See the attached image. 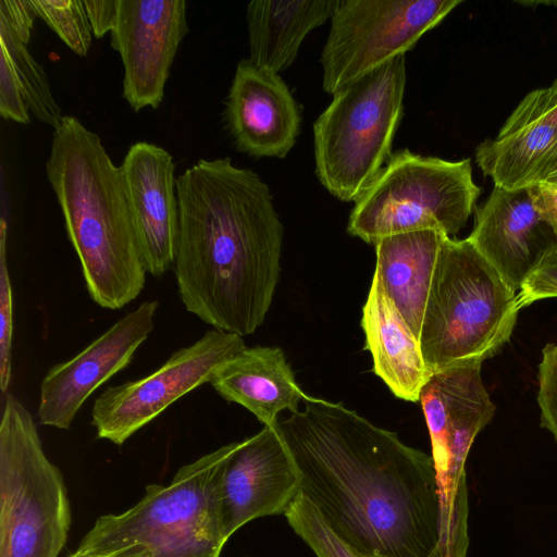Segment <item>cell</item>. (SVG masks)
Returning <instances> with one entry per match:
<instances>
[{"label":"cell","instance_id":"obj_6","mask_svg":"<svg viewBox=\"0 0 557 557\" xmlns=\"http://www.w3.org/2000/svg\"><path fill=\"white\" fill-rule=\"evenodd\" d=\"M405 86L400 54L337 90L315 120V175L333 197L355 202L391 158Z\"/></svg>","mask_w":557,"mask_h":557},{"label":"cell","instance_id":"obj_3","mask_svg":"<svg viewBox=\"0 0 557 557\" xmlns=\"http://www.w3.org/2000/svg\"><path fill=\"white\" fill-rule=\"evenodd\" d=\"M46 174L90 298L104 309L125 307L143 292L147 271L121 168L96 133L64 115Z\"/></svg>","mask_w":557,"mask_h":557},{"label":"cell","instance_id":"obj_1","mask_svg":"<svg viewBox=\"0 0 557 557\" xmlns=\"http://www.w3.org/2000/svg\"><path fill=\"white\" fill-rule=\"evenodd\" d=\"M275 425L299 475L300 495L361 557H431L442 497L431 455L339 403L306 396Z\"/></svg>","mask_w":557,"mask_h":557},{"label":"cell","instance_id":"obj_8","mask_svg":"<svg viewBox=\"0 0 557 557\" xmlns=\"http://www.w3.org/2000/svg\"><path fill=\"white\" fill-rule=\"evenodd\" d=\"M480 193L470 159L448 161L398 150L355 201L347 232L371 245L418 230L455 235L466 225Z\"/></svg>","mask_w":557,"mask_h":557},{"label":"cell","instance_id":"obj_33","mask_svg":"<svg viewBox=\"0 0 557 557\" xmlns=\"http://www.w3.org/2000/svg\"><path fill=\"white\" fill-rule=\"evenodd\" d=\"M120 0H84L92 34L101 38L114 28L119 15Z\"/></svg>","mask_w":557,"mask_h":557},{"label":"cell","instance_id":"obj_34","mask_svg":"<svg viewBox=\"0 0 557 557\" xmlns=\"http://www.w3.org/2000/svg\"><path fill=\"white\" fill-rule=\"evenodd\" d=\"M528 190L535 209L557 236V186L535 184Z\"/></svg>","mask_w":557,"mask_h":557},{"label":"cell","instance_id":"obj_5","mask_svg":"<svg viewBox=\"0 0 557 557\" xmlns=\"http://www.w3.org/2000/svg\"><path fill=\"white\" fill-rule=\"evenodd\" d=\"M236 446L230 443L183 466L166 485H148L126 511L99 517L72 554L87 557L143 543L154 557H220L227 542L222 475Z\"/></svg>","mask_w":557,"mask_h":557},{"label":"cell","instance_id":"obj_2","mask_svg":"<svg viewBox=\"0 0 557 557\" xmlns=\"http://www.w3.org/2000/svg\"><path fill=\"white\" fill-rule=\"evenodd\" d=\"M173 271L185 309L239 336L263 323L280 276L284 227L269 186L230 158L200 159L176 177Z\"/></svg>","mask_w":557,"mask_h":557},{"label":"cell","instance_id":"obj_10","mask_svg":"<svg viewBox=\"0 0 557 557\" xmlns=\"http://www.w3.org/2000/svg\"><path fill=\"white\" fill-rule=\"evenodd\" d=\"M245 347L242 336L212 329L152 373L106 388L91 408L97 436L123 445L177 399L209 383L216 368Z\"/></svg>","mask_w":557,"mask_h":557},{"label":"cell","instance_id":"obj_15","mask_svg":"<svg viewBox=\"0 0 557 557\" xmlns=\"http://www.w3.org/2000/svg\"><path fill=\"white\" fill-rule=\"evenodd\" d=\"M120 168L146 271L162 276L173 269L180 233L173 157L160 146L138 141Z\"/></svg>","mask_w":557,"mask_h":557},{"label":"cell","instance_id":"obj_20","mask_svg":"<svg viewBox=\"0 0 557 557\" xmlns=\"http://www.w3.org/2000/svg\"><path fill=\"white\" fill-rule=\"evenodd\" d=\"M447 236L440 230H418L384 236L374 245V274L418 339L438 255Z\"/></svg>","mask_w":557,"mask_h":557},{"label":"cell","instance_id":"obj_24","mask_svg":"<svg viewBox=\"0 0 557 557\" xmlns=\"http://www.w3.org/2000/svg\"><path fill=\"white\" fill-rule=\"evenodd\" d=\"M36 16L44 20L76 54L85 57L92 29L83 0H29Z\"/></svg>","mask_w":557,"mask_h":557},{"label":"cell","instance_id":"obj_22","mask_svg":"<svg viewBox=\"0 0 557 557\" xmlns=\"http://www.w3.org/2000/svg\"><path fill=\"white\" fill-rule=\"evenodd\" d=\"M557 150V127L532 124L495 139L483 140L475 149V161L495 187L527 189Z\"/></svg>","mask_w":557,"mask_h":557},{"label":"cell","instance_id":"obj_16","mask_svg":"<svg viewBox=\"0 0 557 557\" xmlns=\"http://www.w3.org/2000/svg\"><path fill=\"white\" fill-rule=\"evenodd\" d=\"M224 115L236 148L255 158H285L300 133V109L286 83L249 59L237 64Z\"/></svg>","mask_w":557,"mask_h":557},{"label":"cell","instance_id":"obj_35","mask_svg":"<svg viewBox=\"0 0 557 557\" xmlns=\"http://www.w3.org/2000/svg\"><path fill=\"white\" fill-rule=\"evenodd\" d=\"M69 557H77L71 554ZM87 557H154L153 552L143 543H133L116 549Z\"/></svg>","mask_w":557,"mask_h":557},{"label":"cell","instance_id":"obj_7","mask_svg":"<svg viewBox=\"0 0 557 557\" xmlns=\"http://www.w3.org/2000/svg\"><path fill=\"white\" fill-rule=\"evenodd\" d=\"M71 508L29 410L3 395L0 423V557H59Z\"/></svg>","mask_w":557,"mask_h":557},{"label":"cell","instance_id":"obj_28","mask_svg":"<svg viewBox=\"0 0 557 557\" xmlns=\"http://www.w3.org/2000/svg\"><path fill=\"white\" fill-rule=\"evenodd\" d=\"M537 379L541 425L549 431L557 442V344L544 347Z\"/></svg>","mask_w":557,"mask_h":557},{"label":"cell","instance_id":"obj_9","mask_svg":"<svg viewBox=\"0 0 557 557\" xmlns=\"http://www.w3.org/2000/svg\"><path fill=\"white\" fill-rule=\"evenodd\" d=\"M460 0H338L322 49L327 94L405 54Z\"/></svg>","mask_w":557,"mask_h":557},{"label":"cell","instance_id":"obj_32","mask_svg":"<svg viewBox=\"0 0 557 557\" xmlns=\"http://www.w3.org/2000/svg\"><path fill=\"white\" fill-rule=\"evenodd\" d=\"M35 16L29 0L0 1V18L7 21L26 42L30 38Z\"/></svg>","mask_w":557,"mask_h":557},{"label":"cell","instance_id":"obj_17","mask_svg":"<svg viewBox=\"0 0 557 557\" xmlns=\"http://www.w3.org/2000/svg\"><path fill=\"white\" fill-rule=\"evenodd\" d=\"M467 238L515 292L544 253L557 245L555 232L535 209L528 188L494 187L476 209Z\"/></svg>","mask_w":557,"mask_h":557},{"label":"cell","instance_id":"obj_19","mask_svg":"<svg viewBox=\"0 0 557 557\" xmlns=\"http://www.w3.org/2000/svg\"><path fill=\"white\" fill-rule=\"evenodd\" d=\"M361 326L374 373L397 398L419 401L420 392L431 374L419 339L375 274L362 308Z\"/></svg>","mask_w":557,"mask_h":557},{"label":"cell","instance_id":"obj_23","mask_svg":"<svg viewBox=\"0 0 557 557\" xmlns=\"http://www.w3.org/2000/svg\"><path fill=\"white\" fill-rule=\"evenodd\" d=\"M0 48H3L14 67L28 110L35 117L57 129L64 117L55 101L44 67L33 58L27 42L0 18Z\"/></svg>","mask_w":557,"mask_h":557},{"label":"cell","instance_id":"obj_18","mask_svg":"<svg viewBox=\"0 0 557 557\" xmlns=\"http://www.w3.org/2000/svg\"><path fill=\"white\" fill-rule=\"evenodd\" d=\"M209 383L222 398L243 406L267 426L275 425L283 410L298 411L307 396L278 347L243 348L216 368Z\"/></svg>","mask_w":557,"mask_h":557},{"label":"cell","instance_id":"obj_27","mask_svg":"<svg viewBox=\"0 0 557 557\" xmlns=\"http://www.w3.org/2000/svg\"><path fill=\"white\" fill-rule=\"evenodd\" d=\"M532 124L557 127V79L549 87L529 92L506 120L498 136Z\"/></svg>","mask_w":557,"mask_h":557},{"label":"cell","instance_id":"obj_29","mask_svg":"<svg viewBox=\"0 0 557 557\" xmlns=\"http://www.w3.org/2000/svg\"><path fill=\"white\" fill-rule=\"evenodd\" d=\"M517 297L520 310L537 300L557 297V245L546 251L530 271Z\"/></svg>","mask_w":557,"mask_h":557},{"label":"cell","instance_id":"obj_12","mask_svg":"<svg viewBox=\"0 0 557 557\" xmlns=\"http://www.w3.org/2000/svg\"><path fill=\"white\" fill-rule=\"evenodd\" d=\"M158 300L141 302L73 358L52 366L40 383L37 417L69 430L91 394L133 360L154 329Z\"/></svg>","mask_w":557,"mask_h":557},{"label":"cell","instance_id":"obj_25","mask_svg":"<svg viewBox=\"0 0 557 557\" xmlns=\"http://www.w3.org/2000/svg\"><path fill=\"white\" fill-rule=\"evenodd\" d=\"M285 518L294 532L317 557H361L329 529L311 504L301 495L285 513Z\"/></svg>","mask_w":557,"mask_h":557},{"label":"cell","instance_id":"obj_14","mask_svg":"<svg viewBox=\"0 0 557 557\" xmlns=\"http://www.w3.org/2000/svg\"><path fill=\"white\" fill-rule=\"evenodd\" d=\"M299 495L298 471L276 425L237 442L221 483L227 540L253 519L285 516Z\"/></svg>","mask_w":557,"mask_h":557},{"label":"cell","instance_id":"obj_11","mask_svg":"<svg viewBox=\"0 0 557 557\" xmlns=\"http://www.w3.org/2000/svg\"><path fill=\"white\" fill-rule=\"evenodd\" d=\"M481 366L469 363L433 373L420 392L442 505L453 504L466 485L465 463L471 445L496 411Z\"/></svg>","mask_w":557,"mask_h":557},{"label":"cell","instance_id":"obj_30","mask_svg":"<svg viewBox=\"0 0 557 557\" xmlns=\"http://www.w3.org/2000/svg\"><path fill=\"white\" fill-rule=\"evenodd\" d=\"M467 519L468 496L467 490H463L458 494L450 513L442 522L440 545L431 557L467 556L469 546Z\"/></svg>","mask_w":557,"mask_h":557},{"label":"cell","instance_id":"obj_4","mask_svg":"<svg viewBox=\"0 0 557 557\" xmlns=\"http://www.w3.org/2000/svg\"><path fill=\"white\" fill-rule=\"evenodd\" d=\"M519 311L517 293L471 242L447 236L419 337L430 374L496 355L508 343Z\"/></svg>","mask_w":557,"mask_h":557},{"label":"cell","instance_id":"obj_13","mask_svg":"<svg viewBox=\"0 0 557 557\" xmlns=\"http://www.w3.org/2000/svg\"><path fill=\"white\" fill-rule=\"evenodd\" d=\"M187 33L185 0H120L111 47L122 59L123 97L135 112L161 104Z\"/></svg>","mask_w":557,"mask_h":557},{"label":"cell","instance_id":"obj_36","mask_svg":"<svg viewBox=\"0 0 557 557\" xmlns=\"http://www.w3.org/2000/svg\"><path fill=\"white\" fill-rule=\"evenodd\" d=\"M536 184L557 186V150L541 171Z\"/></svg>","mask_w":557,"mask_h":557},{"label":"cell","instance_id":"obj_26","mask_svg":"<svg viewBox=\"0 0 557 557\" xmlns=\"http://www.w3.org/2000/svg\"><path fill=\"white\" fill-rule=\"evenodd\" d=\"M13 293L7 259V224L0 228V389L9 393L12 377Z\"/></svg>","mask_w":557,"mask_h":557},{"label":"cell","instance_id":"obj_31","mask_svg":"<svg viewBox=\"0 0 557 557\" xmlns=\"http://www.w3.org/2000/svg\"><path fill=\"white\" fill-rule=\"evenodd\" d=\"M28 108L12 62L0 48V115L20 124L30 122Z\"/></svg>","mask_w":557,"mask_h":557},{"label":"cell","instance_id":"obj_21","mask_svg":"<svg viewBox=\"0 0 557 557\" xmlns=\"http://www.w3.org/2000/svg\"><path fill=\"white\" fill-rule=\"evenodd\" d=\"M338 0H255L247 7L249 60L274 73L297 58L307 35L331 20Z\"/></svg>","mask_w":557,"mask_h":557}]
</instances>
